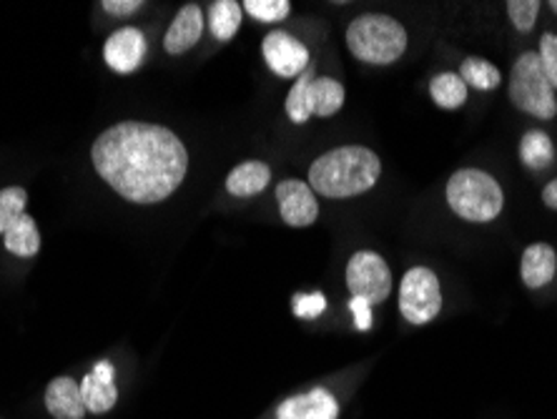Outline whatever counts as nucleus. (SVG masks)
<instances>
[{
    "label": "nucleus",
    "instance_id": "obj_18",
    "mask_svg": "<svg viewBox=\"0 0 557 419\" xmlns=\"http://www.w3.org/2000/svg\"><path fill=\"white\" fill-rule=\"evenodd\" d=\"M3 236H5V249L15 254V257L30 259L40 251L38 224H36V219L28 217V213H23V217L15 221V224L8 229Z\"/></svg>",
    "mask_w": 557,
    "mask_h": 419
},
{
    "label": "nucleus",
    "instance_id": "obj_8",
    "mask_svg": "<svg viewBox=\"0 0 557 419\" xmlns=\"http://www.w3.org/2000/svg\"><path fill=\"white\" fill-rule=\"evenodd\" d=\"M347 286L351 297L382 304L392 292V271L376 251H357L347 264Z\"/></svg>",
    "mask_w": 557,
    "mask_h": 419
},
{
    "label": "nucleus",
    "instance_id": "obj_31",
    "mask_svg": "<svg viewBox=\"0 0 557 419\" xmlns=\"http://www.w3.org/2000/svg\"><path fill=\"white\" fill-rule=\"evenodd\" d=\"M550 8H553V11H555V15H557V0H553V3H550Z\"/></svg>",
    "mask_w": 557,
    "mask_h": 419
},
{
    "label": "nucleus",
    "instance_id": "obj_1",
    "mask_svg": "<svg viewBox=\"0 0 557 419\" xmlns=\"http://www.w3.org/2000/svg\"><path fill=\"white\" fill-rule=\"evenodd\" d=\"M91 159L98 176L134 204L169 199L188 171V151L174 131L144 121L106 128L96 138Z\"/></svg>",
    "mask_w": 557,
    "mask_h": 419
},
{
    "label": "nucleus",
    "instance_id": "obj_25",
    "mask_svg": "<svg viewBox=\"0 0 557 419\" xmlns=\"http://www.w3.org/2000/svg\"><path fill=\"white\" fill-rule=\"evenodd\" d=\"M507 15H510L512 26L520 33H530L535 28L540 15V0H507Z\"/></svg>",
    "mask_w": 557,
    "mask_h": 419
},
{
    "label": "nucleus",
    "instance_id": "obj_30",
    "mask_svg": "<svg viewBox=\"0 0 557 419\" xmlns=\"http://www.w3.org/2000/svg\"><path fill=\"white\" fill-rule=\"evenodd\" d=\"M543 201H545L547 209L557 211V178L550 181V184L543 188Z\"/></svg>",
    "mask_w": 557,
    "mask_h": 419
},
{
    "label": "nucleus",
    "instance_id": "obj_12",
    "mask_svg": "<svg viewBox=\"0 0 557 419\" xmlns=\"http://www.w3.org/2000/svg\"><path fill=\"white\" fill-rule=\"evenodd\" d=\"M276 419H339V402L332 392L317 387L284 399L276 409Z\"/></svg>",
    "mask_w": 557,
    "mask_h": 419
},
{
    "label": "nucleus",
    "instance_id": "obj_14",
    "mask_svg": "<svg viewBox=\"0 0 557 419\" xmlns=\"http://www.w3.org/2000/svg\"><path fill=\"white\" fill-rule=\"evenodd\" d=\"M203 33V13L196 3H186L182 11L176 13L174 23L166 30V38H163V48L171 56H182L199 44Z\"/></svg>",
    "mask_w": 557,
    "mask_h": 419
},
{
    "label": "nucleus",
    "instance_id": "obj_7",
    "mask_svg": "<svg viewBox=\"0 0 557 419\" xmlns=\"http://www.w3.org/2000/svg\"><path fill=\"white\" fill-rule=\"evenodd\" d=\"M442 309L440 279L428 267H412L399 284V311L409 324H428Z\"/></svg>",
    "mask_w": 557,
    "mask_h": 419
},
{
    "label": "nucleus",
    "instance_id": "obj_16",
    "mask_svg": "<svg viewBox=\"0 0 557 419\" xmlns=\"http://www.w3.org/2000/svg\"><path fill=\"white\" fill-rule=\"evenodd\" d=\"M557 254L550 244H530L522 254L520 274L528 289H543L555 279Z\"/></svg>",
    "mask_w": 557,
    "mask_h": 419
},
{
    "label": "nucleus",
    "instance_id": "obj_27",
    "mask_svg": "<svg viewBox=\"0 0 557 419\" xmlns=\"http://www.w3.org/2000/svg\"><path fill=\"white\" fill-rule=\"evenodd\" d=\"M292 307H294V315H297L299 319H317L326 309V299H324V294H319V292L294 294Z\"/></svg>",
    "mask_w": 557,
    "mask_h": 419
},
{
    "label": "nucleus",
    "instance_id": "obj_23",
    "mask_svg": "<svg viewBox=\"0 0 557 419\" xmlns=\"http://www.w3.org/2000/svg\"><path fill=\"white\" fill-rule=\"evenodd\" d=\"M28 194L21 186H8L0 192V234H5L23 213H26Z\"/></svg>",
    "mask_w": 557,
    "mask_h": 419
},
{
    "label": "nucleus",
    "instance_id": "obj_4",
    "mask_svg": "<svg viewBox=\"0 0 557 419\" xmlns=\"http://www.w3.org/2000/svg\"><path fill=\"white\" fill-rule=\"evenodd\" d=\"M447 204L460 219L487 224L503 211L505 194L487 171L460 169L447 181Z\"/></svg>",
    "mask_w": 557,
    "mask_h": 419
},
{
    "label": "nucleus",
    "instance_id": "obj_26",
    "mask_svg": "<svg viewBox=\"0 0 557 419\" xmlns=\"http://www.w3.org/2000/svg\"><path fill=\"white\" fill-rule=\"evenodd\" d=\"M540 65H543L545 78L550 81V86L557 88V36L555 33H545L540 40Z\"/></svg>",
    "mask_w": 557,
    "mask_h": 419
},
{
    "label": "nucleus",
    "instance_id": "obj_9",
    "mask_svg": "<svg viewBox=\"0 0 557 419\" xmlns=\"http://www.w3.org/2000/svg\"><path fill=\"white\" fill-rule=\"evenodd\" d=\"M264 61L278 78H299L309 69L307 46L284 30H272L264 38Z\"/></svg>",
    "mask_w": 557,
    "mask_h": 419
},
{
    "label": "nucleus",
    "instance_id": "obj_22",
    "mask_svg": "<svg viewBox=\"0 0 557 419\" xmlns=\"http://www.w3.org/2000/svg\"><path fill=\"white\" fill-rule=\"evenodd\" d=\"M460 78L465 81L467 88H478V90H495L503 81V73L495 63H490L487 59H480V56H470L465 59L460 65Z\"/></svg>",
    "mask_w": 557,
    "mask_h": 419
},
{
    "label": "nucleus",
    "instance_id": "obj_15",
    "mask_svg": "<svg viewBox=\"0 0 557 419\" xmlns=\"http://www.w3.org/2000/svg\"><path fill=\"white\" fill-rule=\"evenodd\" d=\"M46 409L53 419H84L86 405L81 397V384L71 377H55L46 387Z\"/></svg>",
    "mask_w": 557,
    "mask_h": 419
},
{
    "label": "nucleus",
    "instance_id": "obj_19",
    "mask_svg": "<svg viewBox=\"0 0 557 419\" xmlns=\"http://www.w3.org/2000/svg\"><path fill=\"white\" fill-rule=\"evenodd\" d=\"M209 28L211 36L221 44L232 40L236 30L242 28V5L234 3V0H216L209 8Z\"/></svg>",
    "mask_w": 557,
    "mask_h": 419
},
{
    "label": "nucleus",
    "instance_id": "obj_28",
    "mask_svg": "<svg viewBox=\"0 0 557 419\" xmlns=\"http://www.w3.org/2000/svg\"><path fill=\"white\" fill-rule=\"evenodd\" d=\"M351 317H355V326L359 332H370L372 330V304L367 299L351 297L349 301Z\"/></svg>",
    "mask_w": 557,
    "mask_h": 419
},
{
    "label": "nucleus",
    "instance_id": "obj_6",
    "mask_svg": "<svg viewBox=\"0 0 557 419\" xmlns=\"http://www.w3.org/2000/svg\"><path fill=\"white\" fill-rule=\"evenodd\" d=\"M344 106V86L330 76H317L309 69L297 78L286 96V116L292 123H307L311 116L330 119Z\"/></svg>",
    "mask_w": 557,
    "mask_h": 419
},
{
    "label": "nucleus",
    "instance_id": "obj_17",
    "mask_svg": "<svg viewBox=\"0 0 557 419\" xmlns=\"http://www.w3.org/2000/svg\"><path fill=\"white\" fill-rule=\"evenodd\" d=\"M269 181H272V169L264 161H244L226 176V192L239 199H251L264 192Z\"/></svg>",
    "mask_w": 557,
    "mask_h": 419
},
{
    "label": "nucleus",
    "instance_id": "obj_20",
    "mask_svg": "<svg viewBox=\"0 0 557 419\" xmlns=\"http://www.w3.org/2000/svg\"><path fill=\"white\" fill-rule=\"evenodd\" d=\"M432 101L445 111H457L467 101V86L460 73H437L430 84Z\"/></svg>",
    "mask_w": 557,
    "mask_h": 419
},
{
    "label": "nucleus",
    "instance_id": "obj_13",
    "mask_svg": "<svg viewBox=\"0 0 557 419\" xmlns=\"http://www.w3.org/2000/svg\"><path fill=\"white\" fill-rule=\"evenodd\" d=\"M81 397H84L86 412H94V415L111 412L119 399L111 361H98L91 372L84 377V382H81Z\"/></svg>",
    "mask_w": 557,
    "mask_h": 419
},
{
    "label": "nucleus",
    "instance_id": "obj_11",
    "mask_svg": "<svg viewBox=\"0 0 557 419\" xmlns=\"http://www.w3.org/2000/svg\"><path fill=\"white\" fill-rule=\"evenodd\" d=\"M146 36L138 28H121L106 40L103 59L116 73H134L146 59Z\"/></svg>",
    "mask_w": 557,
    "mask_h": 419
},
{
    "label": "nucleus",
    "instance_id": "obj_21",
    "mask_svg": "<svg viewBox=\"0 0 557 419\" xmlns=\"http://www.w3.org/2000/svg\"><path fill=\"white\" fill-rule=\"evenodd\" d=\"M520 161L532 171H543L555 161V146L545 131H528L520 141Z\"/></svg>",
    "mask_w": 557,
    "mask_h": 419
},
{
    "label": "nucleus",
    "instance_id": "obj_29",
    "mask_svg": "<svg viewBox=\"0 0 557 419\" xmlns=\"http://www.w3.org/2000/svg\"><path fill=\"white\" fill-rule=\"evenodd\" d=\"M101 8L106 13L124 19V15H134L138 8H144V3L141 0H103Z\"/></svg>",
    "mask_w": 557,
    "mask_h": 419
},
{
    "label": "nucleus",
    "instance_id": "obj_24",
    "mask_svg": "<svg viewBox=\"0 0 557 419\" xmlns=\"http://www.w3.org/2000/svg\"><path fill=\"white\" fill-rule=\"evenodd\" d=\"M242 8L251 19L261 23H278L289 15L292 3L289 0H247V3H242Z\"/></svg>",
    "mask_w": 557,
    "mask_h": 419
},
{
    "label": "nucleus",
    "instance_id": "obj_3",
    "mask_svg": "<svg viewBox=\"0 0 557 419\" xmlns=\"http://www.w3.org/2000/svg\"><path fill=\"white\" fill-rule=\"evenodd\" d=\"M347 46L357 61L389 65L407 51V30L399 21L382 13H364L349 23Z\"/></svg>",
    "mask_w": 557,
    "mask_h": 419
},
{
    "label": "nucleus",
    "instance_id": "obj_10",
    "mask_svg": "<svg viewBox=\"0 0 557 419\" xmlns=\"http://www.w3.org/2000/svg\"><path fill=\"white\" fill-rule=\"evenodd\" d=\"M276 204L284 224H289L294 229L311 226L319 217V204L314 192H311L309 184L299 178H286L276 186Z\"/></svg>",
    "mask_w": 557,
    "mask_h": 419
},
{
    "label": "nucleus",
    "instance_id": "obj_2",
    "mask_svg": "<svg viewBox=\"0 0 557 419\" xmlns=\"http://www.w3.org/2000/svg\"><path fill=\"white\" fill-rule=\"evenodd\" d=\"M382 176V161L367 146H339L319 156L309 169L311 192L326 199L367 194Z\"/></svg>",
    "mask_w": 557,
    "mask_h": 419
},
{
    "label": "nucleus",
    "instance_id": "obj_5",
    "mask_svg": "<svg viewBox=\"0 0 557 419\" xmlns=\"http://www.w3.org/2000/svg\"><path fill=\"white\" fill-rule=\"evenodd\" d=\"M510 101L528 116L550 121L557 116V98L550 81L545 78L537 53H522L510 73Z\"/></svg>",
    "mask_w": 557,
    "mask_h": 419
}]
</instances>
